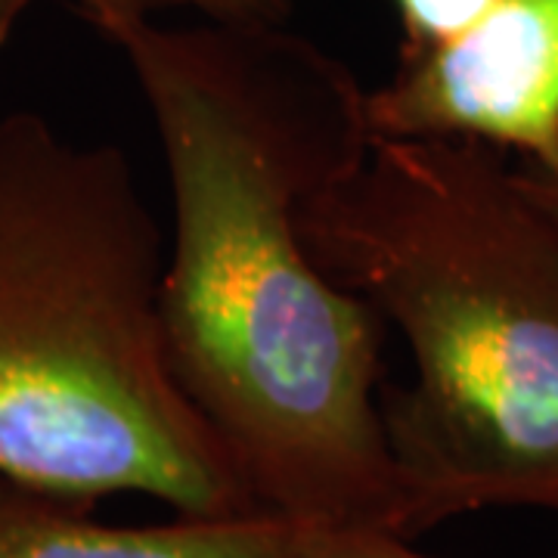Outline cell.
I'll return each instance as SVG.
<instances>
[{
    "label": "cell",
    "mask_w": 558,
    "mask_h": 558,
    "mask_svg": "<svg viewBox=\"0 0 558 558\" xmlns=\"http://www.w3.org/2000/svg\"><path fill=\"white\" fill-rule=\"evenodd\" d=\"M403 28V50H428L462 35L490 0H395Z\"/></svg>",
    "instance_id": "8"
},
{
    "label": "cell",
    "mask_w": 558,
    "mask_h": 558,
    "mask_svg": "<svg viewBox=\"0 0 558 558\" xmlns=\"http://www.w3.org/2000/svg\"><path fill=\"white\" fill-rule=\"evenodd\" d=\"M512 178L521 186V193L558 227V171H546V168H534L521 161V168H512Z\"/></svg>",
    "instance_id": "9"
},
{
    "label": "cell",
    "mask_w": 558,
    "mask_h": 558,
    "mask_svg": "<svg viewBox=\"0 0 558 558\" xmlns=\"http://www.w3.org/2000/svg\"><path fill=\"white\" fill-rule=\"evenodd\" d=\"M366 121L373 137L472 140L558 171V0H490L457 38L400 50Z\"/></svg>",
    "instance_id": "4"
},
{
    "label": "cell",
    "mask_w": 558,
    "mask_h": 558,
    "mask_svg": "<svg viewBox=\"0 0 558 558\" xmlns=\"http://www.w3.org/2000/svg\"><path fill=\"white\" fill-rule=\"evenodd\" d=\"M295 0H75L97 32L128 20H153L161 10H196L205 22L227 25H282Z\"/></svg>",
    "instance_id": "6"
},
{
    "label": "cell",
    "mask_w": 558,
    "mask_h": 558,
    "mask_svg": "<svg viewBox=\"0 0 558 558\" xmlns=\"http://www.w3.org/2000/svg\"><path fill=\"white\" fill-rule=\"evenodd\" d=\"M100 35L137 78L174 196L159 307L180 391L260 509L403 534L379 410L385 317L301 233L307 199L369 149L366 90L282 25L128 20Z\"/></svg>",
    "instance_id": "1"
},
{
    "label": "cell",
    "mask_w": 558,
    "mask_h": 558,
    "mask_svg": "<svg viewBox=\"0 0 558 558\" xmlns=\"http://www.w3.org/2000/svg\"><path fill=\"white\" fill-rule=\"evenodd\" d=\"M32 3L35 0H0V47L13 38V32L20 28L22 16L28 13Z\"/></svg>",
    "instance_id": "10"
},
{
    "label": "cell",
    "mask_w": 558,
    "mask_h": 558,
    "mask_svg": "<svg viewBox=\"0 0 558 558\" xmlns=\"http://www.w3.org/2000/svg\"><path fill=\"white\" fill-rule=\"evenodd\" d=\"M407 539L391 527H301L279 558H435Z\"/></svg>",
    "instance_id": "7"
},
{
    "label": "cell",
    "mask_w": 558,
    "mask_h": 558,
    "mask_svg": "<svg viewBox=\"0 0 558 558\" xmlns=\"http://www.w3.org/2000/svg\"><path fill=\"white\" fill-rule=\"evenodd\" d=\"M304 524L255 512L171 524H102L90 506L47 497L0 475V558H279Z\"/></svg>",
    "instance_id": "5"
},
{
    "label": "cell",
    "mask_w": 558,
    "mask_h": 558,
    "mask_svg": "<svg viewBox=\"0 0 558 558\" xmlns=\"http://www.w3.org/2000/svg\"><path fill=\"white\" fill-rule=\"evenodd\" d=\"M301 233L410 348V381L379 385L403 537L481 509L558 512V227L502 153L373 137Z\"/></svg>",
    "instance_id": "2"
},
{
    "label": "cell",
    "mask_w": 558,
    "mask_h": 558,
    "mask_svg": "<svg viewBox=\"0 0 558 558\" xmlns=\"http://www.w3.org/2000/svg\"><path fill=\"white\" fill-rule=\"evenodd\" d=\"M161 230L128 156L38 112L0 119V475L186 519L267 512L171 376Z\"/></svg>",
    "instance_id": "3"
}]
</instances>
